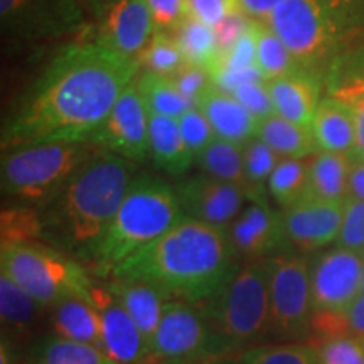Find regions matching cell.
Here are the masks:
<instances>
[{"instance_id":"cell-1","label":"cell","mask_w":364,"mask_h":364,"mask_svg":"<svg viewBox=\"0 0 364 364\" xmlns=\"http://www.w3.org/2000/svg\"><path fill=\"white\" fill-rule=\"evenodd\" d=\"M139 71V59L122 56L97 39L68 46L11 118L2 147L58 140L86 142Z\"/></svg>"},{"instance_id":"cell-2","label":"cell","mask_w":364,"mask_h":364,"mask_svg":"<svg viewBox=\"0 0 364 364\" xmlns=\"http://www.w3.org/2000/svg\"><path fill=\"white\" fill-rule=\"evenodd\" d=\"M238 263L226 230L182 218L108 279L147 282L167 297L198 306L225 284Z\"/></svg>"},{"instance_id":"cell-3","label":"cell","mask_w":364,"mask_h":364,"mask_svg":"<svg viewBox=\"0 0 364 364\" xmlns=\"http://www.w3.org/2000/svg\"><path fill=\"white\" fill-rule=\"evenodd\" d=\"M134 172L129 159L103 149L95 154L65 188L39 206L44 240L88 265L135 179Z\"/></svg>"},{"instance_id":"cell-4","label":"cell","mask_w":364,"mask_h":364,"mask_svg":"<svg viewBox=\"0 0 364 364\" xmlns=\"http://www.w3.org/2000/svg\"><path fill=\"white\" fill-rule=\"evenodd\" d=\"M182 218L176 189L157 177H135L86 268L107 280L118 265L161 238Z\"/></svg>"},{"instance_id":"cell-5","label":"cell","mask_w":364,"mask_h":364,"mask_svg":"<svg viewBox=\"0 0 364 364\" xmlns=\"http://www.w3.org/2000/svg\"><path fill=\"white\" fill-rule=\"evenodd\" d=\"M196 307L215 331L226 354L263 344L270 336L267 258L240 260L225 284Z\"/></svg>"},{"instance_id":"cell-6","label":"cell","mask_w":364,"mask_h":364,"mask_svg":"<svg viewBox=\"0 0 364 364\" xmlns=\"http://www.w3.org/2000/svg\"><path fill=\"white\" fill-rule=\"evenodd\" d=\"M100 147L78 140H58L9 149L2 157V193L19 206H43Z\"/></svg>"},{"instance_id":"cell-7","label":"cell","mask_w":364,"mask_h":364,"mask_svg":"<svg viewBox=\"0 0 364 364\" xmlns=\"http://www.w3.org/2000/svg\"><path fill=\"white\" fill-rule=\"evenodd\" d=\"M0 273L16 282L44 309H51L73 294L86 297V289L93 280L88 268L78 260L43 241L0 247Z\"/></svg>"},{"instance_id":"cell-8","label":"cell","mask_w":364,"mask_h":364,"mask_svg":"<svg viewBox=\"0 0 364 364\" xmlns=\"http://www.w3.org/2000/svg\"><path fill=\"white\" fill-rule=\"evenodd\" d=\"M270 336L304 339L311 336V263L297 255L277 253L267 258Z\"/></svg>"},{"instance_id":"cell-9","label":"cell","mask_w":364,"mask_h":364,"mask_svg":"<svg viewBox=\"0 0 364 364\" xmlns=\"http://www.w3.org/2000/svg\"><path fill=\"white\" fill-rule=\"evenodd\" d=\"M152 354L156 364H213L228 356L203 312L177 299L164 309Z\"/></svg>"},{"instance_id":"cell-10","label":"cell","mask_w":364,"mask_h":364,"mask_svg":"<svg viewBox=\"0 0 364 364\" xmlns=\"http://www.w3.org/2000/svg\"><path fill=\"white\" fill-rule=\"evenodd\" d=\"M149 122L150 112L135 78L122 91L112 112L86 142L132 162H140L149 156Z\"/></svg>"},{"instance_id":"cell-11","label":"cell","mask_w":364,"mask_h":364,"mask_svg":"<svg viewBox=\"0 0 364 364\" xmlns=\"http://www.w3.org/2000/svg\"><path fill=\"white\" fill-rule=\"evenodd\" d=\"M300 63L316 61L326 51L331 22L322 0H284L265 21Z\"/></svg>"},{"instance_id":"cell-12","label":"cell","mask_w":364,"mask_h":364,"mask_svg":"<svg viewBox=\"0 0 364 364\" xmlns=\"http://www.w3.org/2000/svg\"><path fill=\"white\" fill-rule=\"evenodd\" d=\"M81 0H0L2 29L26 41L75 33L81 24Z\"/></svg>"},{"instance_id":"cell-13","label":"cell","mask_w":364,"mask_h":364,"mask_svg":"<svg viewBox=\"0 0 364 364\" xmlns=\"http://www.w3.org/2000/svg\"><path fill=\"white\" fill-rule=\"evenodd\" d=\"M364 257L334 248L311 265L312 312H341L361 295Z\"/></svg>"},{"instance_id":"cell-14","label":"cell","mask_w":364,"mask_h":364,"mask_svg":"<svg viewBox=\"0 0 364 364\" xmlns=\"http://www.w3.org/2000/svg\"><path fill=\"white\" fill-rule=\"evenodd\" d=\"M86 299L97 309L102 321L103 351L118 364H156L142 331L118 302L108 287L91 280Z\"/></svg>"},{"instance_id":"cell-15","label":"cell","mask_w":364,"mask_h":364,"mask_svg":"<svg viewBox=\"0 0 364 364\" xmlns=\"http://www.w3.org/2000/svg\"><path fill=\"white\" fill-rule=\"evenodd\" d=\"M184 218L226 230L240 215L248 196L240 186L201 174L176 188Z\"/></svg>"},{"instance_id":"cell-16","label":"cell","mask_w":364,"mask_h":364,"mask_svg":"<svg viewBox=\"0 0 364 364\" xmlns=\"http://www.w3.org/2000/svg\"><path fill=\"white\" fill-rule=\"evenodd\" d=\"M226 235L238 260H263L287 241L284 216L267 199L250 201L226 228Z\"/></svg>"},{"instance_id":"cell-17","label":"cell","mask_w":364,"mask_h":364,"mask_svg":"<svg viewBox=\"0 0 364 364\" xmlns=\"http://www.w3.org/2000/svg\"><path fill=\"white\" fill-rule=\"evenodd\" d=\"M343 211L344 201H322L306 196L282 213L287 240L306 252L327 247L338 240Z\"/></svg>"},{"instance_id":"cell-18","label":"cell","mask_w":364,"mask_h":364,"mask_svg":"<svg viewBox=\"0 0 364 364\" xmlns=\"http://www.w3.org/2000/svg\"><path fill=\"white\" fill-rule=\"evenodd\" d=\"M102 21L98 43L132 59H139L157 31L145 0H118Z\"/></svg>"},{"instance_id":"cell-19","label":"cell","mask_w":364,"mask_h":364,"mask_svg":"<svg viewBox=\"0 0 364 364\" xmlns=\"http://www.w3.org/2000/svg\"><path fill=\"white\" fill-rule=\"evenodd\" d=\"M105 285L118 299V302L125 307V311L130 314L135 324L142 331L150 351H152V344L159 326H161L164 309L172 299L167 297L161 289L142 280L107 279Z\"/></svg>"},{"instance_id":"cell-20","label":"cell","mask_w":364,"mask_h":364,"mask_svg":"<svg viewBox=\"0 0 364 364\" xmlns=\"http://www.w3.org/2000/svg\"><path fill=\"white\" fill-rule=\"evenodd\" d=\"M208 117L218 139L245 145L257 136L260 120L243 107L233 95L215 85L198 105Z\"/></svg>"},{"instance_id":"cell-21","label":"cell","mask_w":364,"mask_h":364,"mask_svg":"<svg viewBox=\"0 0 364 364\" xmlns=\"http://www.w3.org/2000/svg\"><path fill=\"white\" fill-rule=\"evenodd\" d=\"M311 129L318 150L353 157L358 142V129L356 117L349 105L336 97L321 100Z\"/></svg>"},{"instance_id":"cell-22","label":"cell","mask_w":364,"mask_h":364,"mask_svg":"<svg viewBox=\"0 0 364 364\" xmlns=\"http://www.w3.org/2000/svg\"><path fill=\"white\" fill-rule=\"evenodd\" d=\"M267 88L277 115L304 127L312 125L318 107V93L316 83L304 70L268 80Z\"/></svg>"},{"instance_id":"cell-23","label":"cell","mask_w":364,"mask_h":364,"mask_svg":"<svg viewBox=\"0 0 364 364\" xmlns=\"http://www.w3.org/2000/svg\"><path fill=\"white\" fill-rule=\"evenodd\" d=\"M58 338L100 348L103 351L102 321L93 304L83 295H68L49 309Z\"/></svg>"},{"instance_id":"cell-24","label":"cell","mask_w":364,"mask_h":364,"mask_svg":"<svg viewBox=\"0 0 364 364\" xmlns=\"http://www.w3.org/2000/svg\"><path fill=\"white\" fill-rule=\"evenodd\" d=\"M149 156L167 174L182 176L191 169L196 159L181 134L177 118L150 113Z\"/></svg>"},{"instance_id":"cell-25","label":"cell","mask_w":364,"mask_h":364,"mask_svg":"<svg viewBox=\"0 0 364 364\" xmlns=\"http://www.w3.org/2000/svg\"><path fill=\"white\" fill-rule=\"evenodd\" d=\"M44 307L7 275L0 273V322L2 338H24L34 332Z\"/></svg>"},{"instance_id":"cell-26","label":"cell","mask_w":364,"mask_h":364,"mask_svg":"<svg viewBox=\"0 0 364 364\" xmlns=\"http://www.w3.org/2000/svg\"><path fill=\"white\" fill-rule=\"evenodd\" d=\"M353 157L318 150L309 161V193L322 201L343 203L348 198Z\"/></svg>"},{"instance_id":"cell-27","label":"cell","mask_w":364,"mask_h":364,"mask_svg":"<svg viewBox=\"0 0 364 364\" xmlns=\"http://www.w3.org/2000/svg\"><path fill=\"white\" fill-rule=\"evenodd\" d=\"M257 136L282 159H306L318 152L311 127L299 125L277 113L260 122Z\"/></svg>"},{"instance_id":"cell-28","label":"cell","mask_w":364,"mask_h":364,"mask_svg":"<svg viewBox=\"0 0 364 364\" xmlns=\"http://www.w3.org/2000/svg\"><path fill=\"white\" fill-rule=\"evenodd\" d=\"M172 38L179 46L186 65L211 71L220 58L216 27L188 16L172 31Z\"/></svg>"},{"instance_id":"cell-29","label":"cell","mask_w":364,"mask_h":364,"mask_svg":"<svg viewBox=\"0 0 364 364\" xmlns=\"http://www.w3.org/2000/svg\"><path fill=\"white\" fill-rule=\"evenodd\" d=\"M136 86L149 112L154 115L181 118L194 105L177 90L171 76L144 71L136 76Z\"/></svg>"},{"instance_id":"cell-30","label":"cell","mask_w":364,"mask_h":364,"mask_svg":"<svg viewBox=\"0 0 364 364\" xmlns=\"http://www.w3.org/2000/svg\"><path fill=\"white\" fill-rule=\"evenodd\" d=\"M257 66L265 81L302 70L279 34L263 21H257Z\"/></svg>"},{"instance_id":"cell-31","label":"cell","mask_w":364,"mask_h":364,"mask_svg":"<svg viewBox=\"0 0 364 364\" xmlns=\"http://www.w3.org/2000/svg\"><path fill=\"white\" fill-rule=\"evenodd\" d=\"M196 162L206 176L231 182L245 191L243 145L216 139L196 157Z\"/></svg>"},{"instance_id":"cell-32","label":"cell","mask_w":364,"mask_h":364,"mask_svg":"<svg viewBox=\"0 0 364 364\" xmlns=\"http://www.w3.org/2000/svg\"><path fill=\"white\" fill-rule=\"evenodd\" d=\"M280 159L279 154L258 136L243 145L245 193L248 201L267 199L265 189H268V181Z\"/></svg>"},{"instance_id":"cell-33","label":"cell","mask_w":364,"mask_h":364,"mask_svg":"<svg viewBox=\"0 0 364 364\" xmlns=\"http://www.w3.org/2000/svg\"><path fill=\"white\" fill-rule=\"evenodd\" d=\"M268 191L284 209L306 198L309 193V162L304 159H280L268 181Z\"/></svg>"},{"instance_id":"cell-34","label":"cell","mask_w":364,"mask_h":364,"mask_svg":"<svg viewBox=\"0 0 364 364\" xmlns=\"http://www.w3.org/2000/svg\"><path fill=\"white\" fill-rule=\"evenodd\" d=\"M235 364H321V356L312 343L258 344L240 353Z\"/></svg>"},{"instance_id":"cell-35","label":"cell","mask_w":364,"mask_h":364,"mask_svg":"<svg viewBox=\"0 0 364 364\" xmlns=\"http://www.w3.org/2000/svg\"><path fill=\"white\" fill-rule=\"evenodd\" d=\"M0 247L19 243H36L44 240V225L39 209L33 206H14L2 211L0 218Z\"/></svg>"},{"instance_id":"cell-36","label":"cell","mask_w":364,"mask_h":364,"mask_svg":"<svg viewBox=\"0 0 364 364\" xmlns=\"http://www.w3.org/2000/svg\"><path fill=\"white\" fill-rule=\"evenodd\" d=\"M353 334L364 338V294L341 312H317L312 316L311 336L314 339Z\"/></svg>"},{"instance_id":"cell-37","label":"cell","mask_w":364,"mask_h":364,"mask_svg":"<svg viewBox=\"0 0 364 364\" xmlns=\"http://www.w3.org/2000/svg\"><path fill=\"white\" fill-rule=\"evenodd\" d=\"M36 364H118L95 346L75 343L63 338L46 341Z\"/></svg>"},{"instance_id":"cell-38","label":"cell","mask_w":364,"mask_h":364,"mask_svg":"<svg viewBox=\"0 0 364 364\" xmlns=\"http://www.w3.org/2000/svg\"><path fill=\"white\" fill-rule=\"evenodd\" d=\"M139 63L140 70L144 71L162 76H174L186 65V59L171 33L156 31L147 48L139 56Z\"/></svg>"},{"instance_id":"cell-39","label":"cell","mask_w":364,"mask_h":364,"mask_svg":"<svg viewBox=\"0 0 364 364\" xmlns=\"http://www.w3.org/2000/svg\"><path fill=\"white\" fill-rule=\"evenodd\" d=\"M321 364H364V338L353 334L332 336L312 341Z\"/></svg>"},{"instance_id":"cell-40","label":"cell","mask_w":364,"mask_h":364,"mask_svg":"<svg viewBox=\"0 0 364 364\" xmlns=\"http://www.w3.org/2000/svg\"><path fill=\"white\" fill-rule=\"evenodd\" d=\"M331 97L339 98L341 102L349 105V108L356 117L358 142L353 159H363L364 161V71L354 73L348 78L341 80L336 88L332 90Z\"/></svg>"},{"instance_id":"cell-41","label":"cell","mask_w":364,"mask_h":364,"mask_svg":"<svg viewBox=\"0 0 364 364\" xmlns=\"http://www.w3.org/2000/svg\"><path fill=\"white\" fill-rule=\"evenodd\" d=\"M338 248L349 250L354 253H364V201L356 198L344 199L343 225L338 240Z\"/></svg>"},{"instance_id":"cell-42","label":"cell","mask_w":364,"mask_h":364,"mask_svg":"<svg viewBox=\"0 0 364 364\" xmlns=\"http://www.w3.org/2000/svg\"><path fill=\"white\" fill-rule=\"evenodd\" d=\"M177 122H179L181 134L184 136L189 150L193 152L194 159L216 139V134L209 124L208 117L199 107L189 108L184 115L177 118Z\"/></svg>"},{"instance_id":"cell-43","label":"cell","mask_w":364,"mask_h":364,"mask_svg":"<svg viewBox=\"0 0 364 364\" xmlns=\"http://www.w3.org/2000/svg\"><path fill=\"white\" fill-rule=\"evenodd\" d=\"M230 95H233L260 122L275 115V107H273L272 97L268 93L267 81H248V83H241Z\"/></svg>"},{"instance_id":"cell-44","label":"cell","mask_w":364,"mask_h":364,"mask_svg":"<svg viewBox=\"0 0 364 364\" xmlns=\"http://www.w3.org/2000/svg\"><path fill=\"white\" fill-rule=\"evenodd\" d=\"M188 16L216 27L241 11V0H186Z\"/></svg>"},{"instance_id":"cell-45","label":"cell","mask_w":364,"mask_h":364,"mask_svg":"<svg viewBox=\"0 0 364 364\" xmlns=\"http://www.w3.org/2000/svg\"><path fill=\"white\" fill-rule=\"evenodd\" d=\"M171 78L176 83L177 90H179L194 107H198L199 102L204 98V95L215 86L208 70L191 65L182 66L174 76H171Z\"/></svg>"},{"instance_id":"cell-46","label":"cell","mask_w":364,"mask_h":364,"mask_svg":"<svg viewBox=\"0 0 364 364\" xmlns=\"http://www.w3.org/2000/svg\"><path fill=\"white\" fill-rule=\"evenodd\" d=\"M157 31L172 33L188 17L186 0H145Z\"/></svg>"},{"instance_id":"cell-47","label":"cell","mask_w":364,"mask_h":364,"mask_svg":"<svg viewBox=\"0 0 364 364\" xmlns=\"http://www.w3.org/2000/svg\"><path fill=\"white\" fill-rule=\"evenodd\" d=\"M284 0H241V11L255 21H265L275 7Z\"/></svg>"},{"instance_id":"cell-48","label":"cell","mask_w":364,"mask_h":364,"mask_svg":"<svg viewBox=\"0 0 364 364\" xmlns=\"http://www.w3.org/2000/svg\"><path fill=\"white\" fill-rule=\"evenodd\" d=\"M348 196L364 201V161L363 159H353L351 171H349Z\"/></svg>"},{"instance_id":"cell-49","label":"cell","mask_w":364,"mask_h":364,"mask_svg":"<svg viewBox=\"0 0 364 364\" xmlns=\"http://www.w3.org/2000/svg\"><path fill=\"white\" fill-rule=\"evenodd\" d=\"M81 2H83L86 7H90L91 12L97 14L98 17H102L113 4L118 2V0H81Z\"/></svg>"},{"instance_id":"cell-50","label":"cell","mask_w":364,"mask_h":364,"mask_svg":"<svg viewBox=\"0 0 364 364\" xmlns=\"http://www.w3.org/2000/svg\"><path fill=\"white\" fill-rule=\"evenodd\" d=\"M0 364H16V361H14L11 341L6 338H2V344H0Z\"/></svg>"},{"instance_id":"cell-51","label":"cell","mask_w":364,"mask_h":364,"mask_svg":"<svg viewBox=\"0 0 364 364\" xmlns=\"http://www.w3.org/2000/svg\"><path fill=\"white\" fill-rule=\"evenodd\" d=\"M213 364H231V363H228V361H218V363H213Z\"/></svg>"},{"instance_id":"cell-52","label":"cell","mask_w":364,"mask_h":364,"mask_svg":"<svg viewBox=\"0 0 364 364\" xmlns=\"http://www.w3.org/2000/svg\"><path fill=\"white\" fill-rule=\"evenodd\" d=\"M361 294H364V275H363V287H361Z\"/></svg>"},{"instance_id":"cell-53","label":"cell","mask_w":364,"mask_h":364,"mask_svg":"<svg viewBox=\"0 0 364 364\" xmlns=\"http://www.w3.org/2000/svg\"><path fill=\"white\" fill-rule=\"evenodd\" d=\"M363 257H364V253H363Z\"/></svg>"}]
</instances>
